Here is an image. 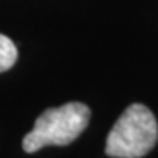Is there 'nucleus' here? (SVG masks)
<instances>
[{"instance_id": "3", "label": "nucleus", "mask_w": 158, "mask_h": 158, "mask_svg": "<svg viewBox=\"0 0 158 158\" xmlns=\"http://www.w3.org/2000/svg\"><path fill=\"white\" fill-rule=\"evenodd\" d=\"M18 49L9 37L0 34V72H6L16 63Z\"/></svg>"}, {"instance_id": "1", "label": "nucleus", "mask_w": 158, "mask_h": 158, "mask_svg": "<svg viewBox=\"0 0 158 158\" xmlns=\"http://www.w3.org/2000/svg\"><path fill=\"white\" fill-rule=\"evenodd\" d=\"M90 107L69 102L62 107L46 109L35 119L32 132L23 137V149L35 153L44 146H67L76 141L90 121Z\"/></svg>"}, {"instance_id": "2", "label": "nucleus", "mask_w": 158, "mask_h": 158, "mask_svg": "<svg viewBox=\"0 0 158 158\" xmlns=\"http://www.w3.org/2000/svg\"><path fill=\"white\" fill-rule=\"evenodd\" d=\"M158 139L153 113L142 104H132L114 123L106 142V155L113 158H142Z\"/></svg>"}]
</instances>
